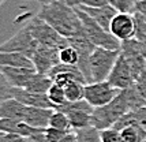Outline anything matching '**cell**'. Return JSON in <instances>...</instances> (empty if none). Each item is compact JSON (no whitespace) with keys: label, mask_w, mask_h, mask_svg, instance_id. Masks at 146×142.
<instances>
[{"label":"cell","mask_w":146,"mask_h":142,"mask_svg":"<svg viewBox=\"0 0 146 142\" xmlns=\"http://www.w3.org/2000/svg\"><path fill=\"white\" fill-rule=\"evenodd\" d=\"M37 17L49 23L66 38L74 36L82 29V22L76 8L71 7L66 0H53L42 4Z\"/></svg>","instance_id":"6da1fadb"},{"label":"cell","mask_w":146,"mask_h":142,"mask_svg":"<svg viewBox=\"0 0 146 142\" xmlns=\"http://www.w3.org/2000/svg\"><path fill=\"white\" fill-rule=\"evenodd\" d=\"M127 112H130L127 98H126L124 92L120 90V93L111 103H108L107 105H102V107H97L93 109L92 126L98 129L100 131L105 129H111Z\"/></svg>","instance_id":"7a4b0ae2"},{"label":"cell","mask_w":146,"mask_h":142,"mask_svg":"<svg viewBox=\"0 0 146 142\" xmlns=\"http://www.w3.org/2000/svg\"><path fill=\"white\" fill-rule=\"evenodd\" d=\"M121 49H107L96 46V49L89 58V84L107 81L113 68L117 58L120 56Z\"/></svg>","instance_id":"3957f363"},{"label":"cell","mask_w":146,"mask_h":142,"mask_svg":"<svg viewBox=\"0 0 146 142\" xmlns=\"http://www.w3.org/2000/svg\"><path fill=\"white\" fill-rule=\"evenodd\" d=\"M76 11L79 15V19L82 22L83 30L96 46H101V48H107V49H121V41H119L109 30L104 29L101 25H98L83 10L76 8Z\"/></svg>","instance_id":"277c9868"},{"label":"cell","mask_w":146,"mask_h":142,"mask_svg":"<svg viewBox=\"0 0 146 142\" xmlns=\"http://www.w3.org/2000/svg\"><path fill=\"white\" fill-rule=\"evenodd\" d=\"M26 26L29 27L30 33L33 34V37L37 40L38 44L57 46V48H62V46L68 44L66 37L59 34L49 23H46L44 19H41L38 17L32 18L26 23Z\"/></svg>","instance_id":"5b68a950"},{"label":"cell","mask_w":146,"mask_h":142,"mask_svg":"<svg viewBox=\"0 0 146 142\" xmlns=\"http://www.w3.org/2000/svg\"><path fill=\"white\" fill-rule=\"evenodd\" d=\"M38 45L40 44L37 42V40L33 37L29 27L25 25L22 29H19L11 38H8L3 44H0V51L17 52V53H22V55L32 59Z\"/></svg>","instance_id":"8992f818"},{"label":"cell","mask_w":146,"mask_h":142,"mask_svg":"<svg viewBox=\"0 0 146 142\" xmlns=\"http://www.w3.org/2000/svg\"><path fill=\"white\" fill-rule=\"evenodd\" d=\"M120 93V89L116 88L108 81L92 82L85 85V100L93 107H102L111 103Z\"/></svg>","instance_id":"52a82bcc"},{"label":"cell","mask_w":146,"mask_h":142,"mask_svg":"<svg viewBox=\"0 0 146 142\" xmlns=\"http://www.w3.org/2000/svg\"><path fill=\"white\" fill-rule=\"evenodd\" d=\"M93 107L90 105L85 98L79 101H67L62 107H59L57 111H63L68 116L72 129H83L92 126V113H93Z\"/></svg>","instance_id":"ba28073f"},{"label":"cell","mask_w":146,"mask_h":142,"mask_svg":"<svg viewBox=\"0 0 146 142\" xmlns=\"http://www.w3.org/2000/svg\"><path fill=\"white\" fill-rule=\"evenodd\" d=\"M109 32L119 41H127L137 36V22L134 14L117 13L109 26Z\"/></svg>","instance_id":"9c48e42d"},{"label":"cell","mask_w":146,"mask_h":142,"mask_svg":"<svg viewBox=\"0 0 146 142\" xmlns=\"http://www.w3.org/2000/svg\"><path fill=\"white\" fill-rule=\"evenodd\" d=\"M59 51H60V48H57V46L40 44L34 52V55L32 56V62L34 64L36 71L41 72V74H48L55 66L59 64L60 63Z\"/></svg>","instance_id":"30bf717a"},{"label":"cell","mask_w":146,"mask_h":142,"mask_svg":"<svg viewBox=\"0 0 146 142\" xmlns=\"http://www.w3.org/2000/svg\"><path fill=\"white\" fill-rule=\"evenodd\" d=\"M107 81L111 82L113 86L119 88L120 90L127 89V88H130V86H133L135 84V77H134L133 68L127 62V59L121 55V52Z\"/></svg>","instance_id":"8fae6325"},{"label":"cell","mask_w":146,"mask_h":142,"mask_svg":"<svg viewBox=\"0 0 146 142\" xmlns=\"http://www.w3.org/2000/svg\"><path fill=\"white\" fill-rule=\"evenodd\" d=\"M0 71L4 74L8 84L13 88H22L26 89L32 78L36 75V68H27V67H13V66H4L0 67Z\"/></svg>","instance_id":"7c38bea8"},{"label":"cell","mask_w":146,"mask_h":142,"mask_svg":"<svg viewBox=\"0 0 146 142\" xmlns=\"http://www.w3.org/2000/svg\"><path fill=\"white\" fill-rule=\"evenodd\" d=\"M11 94H13L14 98H17L18 101H21L25 105L53 109V105L49 101L46 93H36V92H30L27 89H22V88H13Z\"/></svg>","instance_id":"4fadbf2b"},{"label":"cell","mask_w":146,"mask_h":142,"mask_svg":"<svg viewBox=\"0 0 146 142\" xmlns=\"http://www.w3.org/2000/svg\"><path fill=\"white\" fill-rule=\"evenodd\" d=\"M44 129H36L29 126L27 123L18 122L8 117H0V133H7V134H19L23 137H33L41 133Z\"/></svg>","instance_id":"5bb4252c"},{"label":"cell","mask_w":146,"mask_h":142,"mask_svg":"<svg viewBox=\"0 0 146 142\" xmlns=\"http://www.w3.org/2000/svg\"><path fill=\"white\" fill-rule=\"evenodd\" d=\"M75 8H81L85 13L90 15L93 19L101 25L104 29L109 30V26L111 22L113 19V17L117 14V11L115 10L111 4H105V6H100V7H75Z\"/></svg>","instance_id":"9a60e30c"},{"label":"cell","mask_w":146,"mask_h":142,"mask_svg":"<svg viewBox=\"0 0 146 142\" xmlns=\"http://www.w3.org/2000/svg\"><path fill=\"white\" fill-rule=\"evenodd\" d=\"M26 112H27V105L22 104L14 97L7 98L6 101L0 104V117H8L25 123Z\"/></svg>","instance_id":"2e32d148"},{"label":"cell","mask_w":146,"mask_h":142,"mask_svg":"<svg viewBox=\"0 0 146 142\" xmlns=\"http://www.w3.org/2000/svg\"><path fill=\"white\" fill-rule=\"evenodd\" d=\"M4 66H13V67H27L34 68L32 59L17 52H4L0 51V67Z\"/></svg>","instance_id":"e0dca14e"},{"label":"cell","mask_w":146,"mask_h":142,"mask_svg":"<svg viewBox=\"0 0 146 142\" xmlns=\"http://www.w3.org/2000/svg\"><path fill=\"white\" fill-rule=\"evenodd\" d=\"M85 82L82 81H71L64 86V92H66V97L67 101H79L85 98Z\"/></svg>","instance_id":"ac0fdd59"},{"label":"cell","mask_w":146,"mask_h":142,"mask_svg":"<svg viewBox=\"0 0 146 142\" xmlns=\"http://www.w3.org/2000/svg\"><path fill=\"white\" fill-rule=\"evenodd\" d=\"M75 131L78 142H101V131L93 126L83 129H72Z\"/></svg>","instance_id":"d6986e66"},{"label":"cell","mask_w":146,"mask_h":142,"mask_svg":"<svg viewBox=\"0 0 146 142\" xmlns=\"http://www.w3.org/2000/svg\"><path fill=\"white\" fill-rule=\"evenodd\" d=\"M48 94V98L49 101L53 105V109H57L59 107H62L63 104L67 103V97H66V92H64V88L60 86L57 84H52V86L49 88V90L46 92Z\"/></svg>","instance_id":"ffe728a7"},{"label":"cell","mask_w":146,"mask_h":142,"mask_svg":"<svg viewBox=\"0 0 146 142\" xmlns=\"http://www.w3.org/2000/svg\"><path fill=\"white\" fill-rule=\"evenodd\" d=\"M48 126H49V127H53V129H57V130H64V131L72 130L68 116L64 113L63 111H57V109H55L52 112Z\"/></svg>","instance_id":"44dd1931"},{"label":"cell","mask_w":146,"mask_h":142,"mask_svg":"<svg viewBox=\"0 0 146 142\" xmlns=\"http://www.w3.org/2000/svg\"><path fill=\"white\" fill-rule=\"evenodd\" d=\"M59 58H60V63L64 64H71V66H78L79 63V53L75 48L70 44L64 45L60 48L59 51Z\"/></svg>","instance_id":"7402d4cb"},{"label":"cell","mask_w":146,"mask_h":142,"mask_svg":"<svg viewBox=\"0 0 146 142\" xmlns=\"http://www.w3.org/2000/svg\"><path fill=\"white\" fill-rule=\"evenodd\" d=\"M108 3L117 13H135V0H108Z\"/></svg>","instance_id":"603a6c76"},{"label":"cell","mask_w":146,"mask_h":142,"mask_svg":"<svg viewBox=\"0 0 146 142\" xmlns=\"http://www.w3.org/2000/svg\"><path fill=\"white\" fill-rule=\"evenodd\" d=\"M11 92H13V86L8 84V81L4 77V74L0 71V104L3 103V101H6L7 98H11L13 97Z\"/></svg>","instance_id":"cb8c5ba5"},{"label":"cell","mask_w":146,"mask_h":142,"mask_svg":"<svg viewBox=\"0 0 146 142\" xmlns=\"http://www.w3.org/2000/svg\"><path fill=\"white\" fill-rule=\"evenodd\" d=\"M71 7H100L109 4L108 0H66Z\"/></svg>","instance_id":"d4e9b609"},{"label":"cell","mask_w":146,"mask_h":142,"mask_svg":"<svg viewBox=\"0 0 146 142\" xmlns=\"http://www.w3.org/2000/svg\"><path fill=\"white\" fill-rule=\"evenodd\" d=\"M101 142H121L120 131L115 127L101 130Z\"/></svg>","instance_id":"484cf974"},{"label":"cell","mask_w":146,"mask_h":142,"mask_svg":"<svg viewBox=\"0 0 146 142\" xmlns=\"http://www.w3.org/2000/svg\"><path fill=\"white\" fill-rule=\"evenodd\" d=\"M67 133H68V131L57 130V129H53V127H49V126H48L44 131V135H45L46 142H59Z\"/></svg>","instance_id":"4316f807"},{"label":"cell","mask_w":146,"mask_h":142,"mask_svg":"<svg viewBox=\"0 0 146 142\" xmlns=\"http://www.w3.org/2000/svg\"><path fill=\"white\" fill-rule=\"evenodd\" d=\"M131 115H133L135 123H138L141 127L146 131V105L139 108V109L131 111Z\"/></svg>","instance_id":"83f0119b"},{"label":"cell","mask_w":146,"mask_h":142,"mask_svg":"<svg viewBox=\"0 0 146 142\" xmlns=\"http://www.w3.org/2000/svg\"><path fill=\"white\" fill-rule=\"evenodd\" d=\"M59 142H78V138H76V134L74 130H70L66 135L60 139Z\"/></svg>","instance_id":"f1b7e54d"},{"label":"cell","mask_w":146,"mask_h":142,"mask_svg":"<svg viewBox=\"0 0 146 142\" xmlns=\"http://www.w3.org/2000/svg\"><path fill=\"white\" fill-rule=\"evenodd\" d=\"M0 142H10V134L0 133Z\"/></svg>","instance_id":"f546056e"},{"label":"cell","mask_w":146,"mask_h":142,"mask_svg":"<svg viewBox=\"0 0 146 142\" xmlns=\"http://www.w3.org/2000/svg\"><path fill=\"white\" fill-rule=\"evenodd\" d=\"M21 1H32V0H21ZM37 1H40V3H41L42 0H37Z\"/></svg>","instance_id":"4dcf8cb0"},{"label":"cell","mask_w":146,"mask_h":142,"mask_svg":"<svg viewBox=\"0 0 146 142\" xmlns=\"http://www.w3.org/2000/svg\"><path fill=\"white\" fill-rule=\"evenodd\" d=\"M4 1H6V0H0V6H1V4H3Z\"/></svg>","instance_id":"1f68e13d"},{"label":"cell","mask_w":146,"mask_h":142,"mask_svg":"<svg viewBox=\"0 0 146 142\" xmlns=\"http://www.w3.org/2000/svg\"><path fill=\"white\" fill-rule=\"evenodd\" d=\"M135 1H146V0H135Z\"/></svg>","instance_id":"d6a6232c"}]
</instances>
